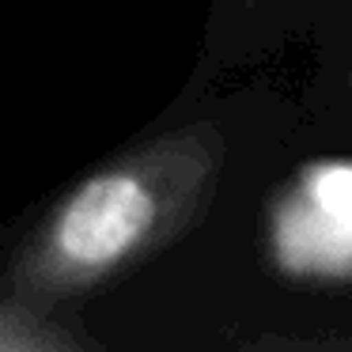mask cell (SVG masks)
<instances>
[{
	"mask_svg": "<svg viewBox=\"0 0 352 352\" xmlns=\"http://www.w3.org/2000/svg\"><path fill=\"white\" fill-rule=\"evenodd\" d=\"M246 4H254V0H246Z\"/></svg>",
	"mask_w": 352,
	"mask_h": 352,
	"instance_id": "3",
	"label": "cell"
},
{
	"mask_svg": "<svg viewBox=\"0 0 352 352\" xmlns=\"http://www.w3.org/2000/svg\"><path fill=\"white\" fill-rule=\"evenodd\" d=\"M349 87H352V80H349Z\"/></svg>",
	"mask_w": 352,
	"mask_h": 352,
	"instance_id": "4",
	"label": "cell"
},
{
	"mask_svg": "<svg viewBox=\"0 0 352 352\" xmlns=\"http://www.w3.org/2000/svg\"><path fill=\"white\" fill-rule=\"evenodd\" d=\"M72 307H38L19 296H0V352H76L95 344L72 322Z\"/></svg>",
	"mask_w": 352,
	"mask_h": 352,
	"instance_id": "2",
	"label": "cell"
},
{
	"mask_svg": "<svg viewBox=\"0 0 352 352\" xmlns=\"http://www.w3.org/2000/svg\"><path fill=\"white\" fill-rule=\"evenodd\" d=\"M223 163L228 140L208 122L178 125L99 163L16 243L4 292L38 307L99 296L205 220Z\"/></svg>",
	"mask_w": 352,
	"mask_h": 352,
	"instance_id": "1",
	"label": "cell"
}]
</instances>
